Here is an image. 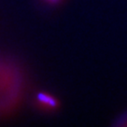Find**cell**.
Masks as SVG:
<instances>
[{"label": "cell", "instance_id": "cell-2", "mask_svg": "<svg viewBox=\"0 0 127 127\" xmlns=\"http://www.w3.org/2000/svg\"><path fill=\"white\" fill-rule=\"evenodd\" d=\"M37 100L42 104L49 106V107H56L58 102L56 101V99H54L52 96H50V95H47L45 93H39L37 95Z\"/></svg>", "mask_w": 127, "mask_h": 127}, {"label": "cell", "instance_id": "cell-1", "mask_svg": "<svg viewBox=\"0 0 127 127\" xmlns=\"http://www.w3.org/2000/svg\"><path fill=\"white\" fill-rule=\"evenodd\" d=\"M25 88V78L18 63L0 54V114L12 110L20 102Z\"/></svg>", "mask_w": 127, "mask_h": 127}, {"label": "cell", "instance_id": "cell-3", "mask_svg": "<svg viewBox=\"0 0 127 127\" xmlns=\"http://www.w3.org/2000/svg\"><path fill=\"white\" fill-rule=\"evenodd\" d=\"M45 1H47L49 3H51V4H56V3L59 2L60 0H45Z\"/></svg>", "mask_w": 127, "mask_h": 127}]
</instances>
